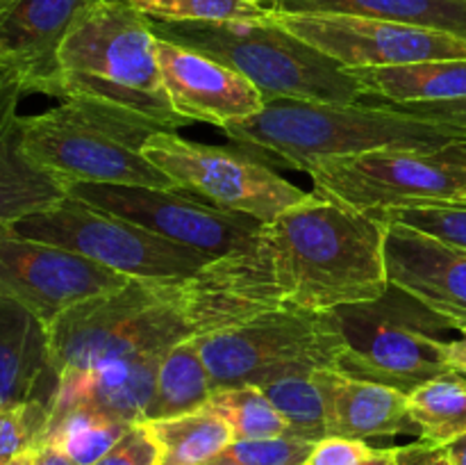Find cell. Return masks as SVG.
<instances>
[{
    "instance_id": "ba28073f",
    "label": "cell",
    "mask_w": 466,
    "mask_h": 465,
    "mask_svg": "<svg viewBox=\"0 0 466 465\" xmlns=\"http://www.w3.org/2000/svg\"><path fill=\"white\" fill-rule=\"evenodd\" d=\"M214 390L264 386L296 374L337 369L346 340L330 313L276 310L241 326L196 336Z\"/></svg>"
},
{
    "instance_id": "e575fe53",
    "label": "cell",
    "mask_w": 466,
    "mask_h": 465,
    "mask_svg": "<svg viewBox=\"0 0 466 465\" xmlns=\"http://www.w3.org/2000/svg\"><path fill=\"white\" fill-rule=\"evenodd\" d=\"M369 98V96H367ZM373 103L390 108L394 112H403L408 117L421 119V121L432 123V126H441L446 130H453L462 137V144H466V96L464 98L453 100H437V103H382V100L373 98Z\"/></svg>"
},
{
    "instance_id": "f546056e",
    "label": "cell",
    "mask_w": 466,
    "mask_h": 465,
    "mask_svg": "<svg viewBox=\"0 0 466 465\" xmlns=\"http://www.w3.org/2000/svg\"><path fill=\"white\" fill-rule=\"evenodd\" d=\"M153 21L259 23L271 18V9L250 0H126Z\"/></svg>"
},
{
    "instance_id": "4dcf8cb0",
    "label": "cell",
    "mask_w": 466,
    "mask_h": 465,
    "mask_svg": "<svg viewBox=\"0 0 466 465\" xmlns=\"http://www.w3.org/2000/svg\"><path fill=\"white\" fill-rule=\"evenodd\" d=\"M385 223L412 228L437 242L466 251V208L464 205H410L390 208L371 214Z\"/></svg>"
},
{
    "instance_id": "bcb514c9",
    "label": "cell",
    "mask_w": 466,
    "mask_h": 465,
    "mask_svg": "<svg viewBox=\"0 0 466 465\" xmlns=\"http://www.w3.org/2000/svg\"><path fill=\"white\" fill-rule=\"evenodd\" d=\"M5 78H9V76H5V73H3V71H0V80H5Z\"/></svg>"
},
{
    "instance_id": "cb8c5ba5",
    "label": "cell",
    "mask_w": 466,
    "mask_h": 465,
    "mask_svg": "<svg viewBox=\"0 0 466 465\" xmlns=\"http://www.w3.org/2000/svg\"><path fill=\"white\" fill-rule=\"evenodd\" d=\"M212 392V378L196 345V336L187 337L164 354L157 369L153 401L146 410L144 422L205 408Z\"/></svg>"
},
{
    "instance_id": "60d3db41",
    "label": "cell",
    "mask_w": 466,
    "mask_h": 465,
    "mask_svg": "<svg viewBox=\"0 0 466 465\" xmlns=\"http://www.w3.org/2000/svg\"><path fill=\"white\" fill-rule=\"evenodd\" d=\"M446 454H449L451 465H466V436L446 445Z\"/></svg>"
},
{
    "instance_id": "ac0fdd59",
    "label": "cell",
    "mask_w": 466,
    "mask_h": 465,
    "mask_svg": "<svg viewBox=\"0 0 466 465\" xmlns=\"http://www.w3.org/2000/svg\"><path fill=\"white\" fill-rule=\"evenodd\" d=\"M57 390L48 326L18 301L0 296V408L39 404L53 410Z\"/></svg>"
},
{
    "instance_id": "484cf974",
    "label": "cell",
    "mask_w": 466,
    "mask_h": 465,
    "mask_svg": "<svg viewBox=\"0 0 466 465\" xmlns=\"http://www.w3.org/2000/svg\"><path fill=\"white\" fill-rule=\"evenodd\" d=\"M419 440L446 447L466 436V377L449 372L421 383L408 395Z\"/></svg>"
},
{
    "instance_id": "5bb4252c",
    "label": "cell",
    "mask_w": 466,
    "mask_h": 465,
    "mask_svg": "<svg viewBox=\"0 0 466 465\" xmlns=\"http://www.w3.org/2000/svg\"><path fill=\"white\" fill-rule=\"evenodd\" d=\"M130 281L71 251L27 240L9 226L0 228V296L25 305L46 326L77 301Z\"/></svg>"
},
{
    "instance_id": "2e32d148",
    "label": "cell",
    "mask_w": 466,
    "mask_h": 465,
    "mask_svg": "<svg viewBox=\"0 0 466 465\" xmlns=\"http://www.w3.org/2000/svg\"><path fill=\"white\" fill-rule=\"evenodd\" d=\"M155 53L168 103L185 121L226 128L253 117L267 105L248 78L198 50L157 36Z\"/></svg>"
},
{
    "instance_id": "52a82bcc",
    "label": "cell",
    "mask_w": 466,
    "mask_h": 465,
    "mask_svg": "<svg viewBox=\"0 0 466 465\" xmlns=\"http://www.w3.org/2000/svg\"><path fill=\"white\" fill-rule=\"evenodd\" d=\"M330 315L346 340L339 360L346 377L410 395L421 383L453 372L444 356L453 326L391 283L378 299L339 305Z\"/></svg>"
},
{
    "instance_id": "f6af8a7d",
    "label": "cell",
    "mask_w": 466,
    "mask_h": 465,
    "mask_svg": "<svg viewBox=\"0 0 466 465\" xmlns=\"http://www.w3.org/2000/svg\"><path fill=\"white\" fill-rule=\"evenodd\" d=\"M451 149L455 150V153H460L462 158H466V144H458V146H451Z\"/></svg>"
},
{
    "instance_id": "30bf717a",
    "label": "cell",
    "mask_w": 466,
    "mask_h": 465,
    "mask_svg": "<svg viewBox=\"0 0 466 465\" xmlns=\"http://www.w3.org/2000/svg\"><path fill=\"white\" fill-rule=\"evenodd\" d=\"M314 194L364 214L410 205H466V158L453 149L426 153L378 149L308 169Z\"/></svg>"
},
{
    "instance_id": "9a60e30c",
    "label": "cell",
    "mask_w": 466,
    "mask_h": 465,
    "mask_svg": "<svg viewBox=\"0 0 466 465\" xmlns=\"http://www.w3.org/2000/svg\"><path fill=\"white\" fill-rule=\"evenodd\" d=\"M96 0H0V71L25 94H62L59 50Z\"/></svg>"
},
{
    "instance_id": "5b68a950",
    "label": "cell",
    "mask_w": 466,
    "mask_h": 465,
    "mask_svg": "<svg viewBox=\"0 0 466 465\" xmlns=\"http://www.w3.org/2000/svg\"><path fill=\"white\" fill-rule=\"evenodd\" d=\"M150 27L162 39L208 55L248 78L264 100H317L353 105L364 98L358 78L314 46L273 21L203 23L153 21Z\"/></svg>"
},
{
    "instance_id": "f1b7e54d",
    "label": "cell",
    "mask_w": 466,
    "mask_h": 465,
    "mask_svg": "<svg viewBox=\"0 0 466 465\" xmlns=\"http://www.w3.org/2000/svg\"><path fill=\"white\" fill-rule=\"evenodd\" d=\"M208 408L226 419L235 440H262V438H278L289 433L282 415L258 386L214 390Z\"/></svg>"
},
{
    "instance_id": "ffe728a7",
    "label": "cell",
    "mask_w": 466,
    "mask_h": 465,
    "mask_svg": "<svg viewBox=\"0 0 466 465\" xmlns=\"http://www.w3.org/2000/svg\"><path fill=\"white\" fill-rule=\"evenodd\" d=\"M319 374L326 388L328 436L364 442L399 433L419 436L405 392L382 383L360 381L337 369H321Z\"/></svg>"
},
{
    "instance_id": "8d00e7d4",
    "label": "cell",
    "mask_w": 466,
    "mask_h": 465,
    "mask_svg": "<svg viewBox=\"0 0 466 465\" xmlns=\"http://www.w3.org/2000/svg\"><path fill=\"white\" fill-rule=\"evenodd\" d=\"M399 465H451L446 447L431 445V442H412L399 447Z\"/></svg>"
},
{
    "instance_id": "74e56055",
    "label": "cell",
    "mask_w": 466,
    "mask_h": 465,
    "mask_svg": "<svg viewBox=\"0 0 466 465\" xmlns=\"http://www.w3.org/2000/svg\"><path fill=\"white\" fill-rule=\"evenodd\" d=\"M32 465H77L71 456L64 454L59 447L50 445V442H41L30 451Z\"/></svg>"
},
{
    "instance_id": "3957f363",
    "label": "cell",
    "mask_w": 466,
    "mask_h": 465,
    "mask_svg": "<svg viewBox=\"0 0 466 465\" xmlns=\"http://www.w3.org/2000/svg\"><path fill=\"white\" fill-rule=\"evenodd\" d=\"M162 130L168 128L132 109L66 96L46 112L23 117L21 146L64 190L76 182L177 190L144 155L146 141Z\"/></svg>"
},
{
    "instance_id": "4316f807",
    "label": "cell",
    "mask_w": 466,
    "mask_h": 465,
    "mask_svg": "<svg viewBox=\"0 0 466 465\" xmlns=\"http://www.w3.org/2000/svg\"><path fill=\"white\" fill-rule=\"evenodd\" d=\"M130 424L116 422L89 406L50 413L44 442L59 447L77 465H96L127 431Z\"/></svg>"
},
{
    "instance_id": "c3c4849f",
    "label": "cell",
    "mask_w": 466,
    "mask_h": 465,
    "mask_svg": "<svg viewBox=\"0 0 466 465\" xmlns=\"http://www.w3.org/2000/svg\"><path fill=\"white\" fill-rule=\"evenodd\" d=\"M464 208H466V205H464Z\"/></svg>"
},
{
    "instance_id": "7c38bea8",
    "label": "cell",
    "mask_w": 466,
    "mask_h": 465,
    "mask_svg": "<svg viewBox=\"0 0 466 465\" xmlns=\"http://www.w3.org/2000/svg\"><path fill=\"white\" fill-rule=\"evenodd\" d=\"M66 196L212 258L226 255L262 226L253 217L226 212L180 190L76 182L66 187Z\"/></svg>"
},
{
    "instance_id": "d4e9b609",
    "label": "cell",
    "mask_w": 466,
    "mask_h": 465,
    "mask_svg": "<svg viewBox=\"0 0 466 465\" xmlns=\"http://www.w3.org/2000/svg\"><path fill=\"white\" fill-rule=\"evenodd\" d=\"M150 433L159 447V465H200L218 459L235 440L226 419L212 408H198L194 413L176 418L150 419Z\"/></svg>"
},
{
    "instance_id": "277c9868",
    "label": "cell",
    "mask_w": 466,
    "mask_h": 465,
    "mask_svg": "<svg viewBox=\"0 0 466 465\" xmlns=\"http://www.w3.org/2000/svg\"><path fill=\"white\" fill-rule=\"evenodd\" d=\"M150 18L126 0H96L59 50L62 94L85 96L155 119L176 132L187 126L162 85Z\"/></svg>"
},
{
    "instance_id": "d590c367",
    "label": "cell",
    "mask_w": 466,
    "mask_h": 465,
    "mask_svg": "<svg viewBox=\"0 0 466 465\" xmlns=\"http://www.w3.org/2000/svg\"><path fill=\"white\" fill-rule=\"evenodd\" d=\"M373 447L364 440H350V438L328 436L314 442L312 454L308 456L305 465H360L373 454Z\"/></svg>"
},
{
    "instance_id": "8fae6325",
    "label": "cell",
    "mask_w": 466,
    "mask_h": 465,
    "mask_svg": "<svg viewBox=\"0 0 466 465\" xmlns=\"http://www.w3.org/2000/svg\"><path fill=\"white\" fill-rule=\"evenodd\" d=\"M144 155L187 194H200L226 212L268 223L308 199V191L258 160L221 146L198 144L173 130L150 137Z\"/></svg>"
},
{
    "instance_id": "6da1fadb",
    "label": "cell",
    "mask_w": 466,
    "mask_h": 465,
    "mask_svg": "<svg viewBox=\"0 0 466 465\" xmlns=\"http://www.w3.org/2000/svg\"><path fill=\"white\" fill-rule=\"evenodd\" d=\"M167 287L194 336L276 310L330 313L378 299L390 287L385 223L312 191L226 255Z\"/></svg>"
},
{
    "instance_id": "44dd1931",
    "label": "cell",
    "mask_w": 466,
    "mask_h": 465,
    "mask_svg": "<svg viewBox=\"0 0 466 465\" xmlns=\"http://www.w3.org/2000/svg\"><path fill=\"white\" fill-rule=\"evenodd\" d=\"M23 96L25 89L21 82L14 78L0 80V226H12L66 196V190L35 167L23 150V117L18 114Z\"/></svg>"
},
{
    "instance_id": "ab89813d",
    "label": "cell",
    "mask_w": 466,
    "mask_h": 465,
    "mask_svg": "<svg viewBox=\"0 0 466 465\" xmlns=\"http://www.w3.org/2000/svg\"><path fill=\"white\" fill-rule=\"evenodd\" d=\"M360 465H399V447L396 450H376Z\"/></svg>"
},
{
    "instance_id": "7a4b0ae2",
    "label": "cell",
    "mask_w": 466,
    "mask_h": 465,
    "mask_svg": "<svg viewBox=\"0 0 466 465\" xmlns=\"http://www.w3.org/2000/svg\"><path fill=\"white\" fill-rule=\"evenodd\" d=\"M223 132L239 144L278 155L285 164L303 171L326 160L378 149L437 153L462 144L458 132L394 112L367 98L353 105L268 100L258 114L230 123Z\"/></svg>"
},
{
    "instance_id": "d6986e66",
    "label": "cell",
    "mask_w": 466,
    "mask_h": 465,
    "mask_svg": "<svg viewBox=\"0 0 466 465\" xmlns=\"http://www.w3.org/2000/svg\"><path fill=\"white\" fill-rule=\"evenodd\" d=\"M162 358L164 354H135L107 360L80 377L62 378L50 413L89 406L116 422H144Z\"/></svg>"
},
{
    "instance_id": "9c48e42d",
    "label": "cell",
    "mask_w": 466,
    "mask_h": 465,
    "mask_svg": "<svg viewBox=\"0 0 466 465\" xmlns=\"http://www.w3.org/2000/svg\"><path fill=\"white\" fill-rule=\"evenodd\" d=\"M9 228L16 235L66 249L135 281H177L214 260L203 251L155 235L73 196H64L50 208L27 214Z\"/></svg>"
},
{
    "instance_id": "836d02e7",
    "label": "cell",
    "mask_w": 466,
    "mask_h": 465,
    "mask_svg": "<svg viewBox=\"0 0 466 465\" xmlns=\"http://www.w3.org/2000/svg\"><path fill=\"white\" fill-rule=\"evenodd\" d=\"M96 465H159V447L148 424H130L121 440Z\"/></svg>"
},
{
    "instance_id": "4fadbf2b",
    "label": "cell",
    "mask_w": 466,
    "mask_h": 465,
    "mask_svg": "<svg viewBox=\"0 0 466 465\" xmlns=\"http://www.w3.org/2000/svg\"><path fill=\"white\" fill-rule=\"evenodd\" d=\"M273 21L346 68L466 59V39L426 27L346 14L273 12Z\"/></svg>"
},
{
    "instance_id": "ee69618b",
    "label": "cell",
    "mask_w": 466,
    "mask_h": 465,
    "mask_svg": "<svg viewBox=\"0 0 466 465\" xmlns=\"http://www.w3.org/2000/svg\"><path fill=\"white\" fill-rule=\"evenodd\" d=\"M250 3H255V5H262V7H268V9H273V5H276L278 0H250Z\"/></svg>"
},
{
    "instance_id": "8992f818",
    "label": "cell",
    "mask_w": 466,
    "mask_h": 465,
    "mask_svg": "<svg viewBox=\"0 0 466 465\" xmlns=\"http://www.w3.org/2000/svg\"><path fill=\"white\" fill-rule=\"evenodd\" d=\"M194 337L167 281L132 278L127 285L89 296L48 324L53 365L62 378L80 377L98 365L135 354H167Z\"/></svg>"
},
{
    "instance_id": "7dc6e473",
    "label": "cell",
    "mask_w": 466,
    "mask_h": 465,
    "mask_svg": "<svg viewBox=\"0 0 466 465\" xmlns=\"http://www.w3.org/2000/svg\"><path fill=\"white\" fill-rule=\"evenodd\" d=\"M0 228H5V226H0Z\"/></svg>"
},
{
    "instance_id": "e0dca14e",
    "label": "cell",
    "mask_w": 466,
    "mask_h": 465,
    "mask_svg": "<svg viewBox=\"0 0 466 465\" xmlns=\"http://www.w3.org/2000/svg\"><path fill=\"white\" fill-rule=\"evenodd\" d=\"M385 267L391 285L417 296L453 331L466 333V251L385 223Z\"/></svg>"
},
{
    "instance_id": "1f68e13d",
    "label": "cell",
    "mask_w": 466,
    "mask_h": 465,
    "mask_svg": "<svg viewBox=\"0 0 466 465\" xmlns=\"http://www.w3.org/2000/svg\"><path fill=\"white\" fill-rule=\"evenodd\" d=\"M50 408L21 404L0 408V465H9L44 442Z\"/></svg>"
},
{
    "instance_id": "603a6c76",
    "label": "cell",
    "mask_w": 466,
    "mask_h": 465,
    "mask_svg": "<svg viewBox=\"0 0 466 465\" xmlns=\"http://www.w3.org/2000/svg\"><path fill=\"white\" fill-rule=\"evenodd\" d=\"M273 12L367 16L466 39V0H278Z\"/></svg>"
},
{
    "instance_id": "7bdbcfd3",
    "label": "cell",
    "mask_w": 466,
    "mask_h": 465,
    "mask_svg": "<svg viewBox=\"0 0 466 465\" xmlns=\"http://www.w3.org/2000/svg\"><path fill=\"white\" fill-rule=\"evenodd\" d=\"M200 465H232L230 460H226L223 459V456H218V459H214V460H208V463H200Z\"/></svg>"
},
{
    "instance_id": "7402d4cb",
    "label": "cell",
    "mask_w": 466,
    "mask_h": 465,
    "mask_svg": "<svg viewBox=\"0 0 466 465\" xmlns=\"http://www.w3.org/2000/svg\"><path fill=\"white\" fill-rule=\"evenodd\" d=\"M369 98L382 103H437L466 96V59L349 68Z\"/></svg>"
},
{
    "instance_id": "f35d334b",
    "label": "cell",
    "mask_w": 466,
    "mask_h": 465,
    "mask_svg": "<svg viewBox=\"0 0 466 465\" xmlns=\"http://www.w3.org/2000/svg\"><path fill=\"white\" fill-rule=\"evenodd\" d=\"M444 356L453 372L466 377V333H460V337H449L446 340Z\"/></svg>"
},
{
    "instance_id": "b9f144b4",
    "label": "cell",
    "mask_w": 466,
    "mask_h": 465,
    "mask_svg": "<svg viewBox=\"0 0 466 465\" xmlns=\"http://www.w3.org/2000/svg\"><path fill=\"white\" fill-rule=\"evenodd\" d=\"M9 465H32L30 451H27V454H23V456H18V459L12 460V463H9Z\"/></svg>"
},
{
    "instance_id": "d6a6232c",
    "label": "cell",
    "mask_w": 466,
    "mask_h": 465,
    "mask_svg": "<svg viewBox=\"0 0 466 465\" xmlns=\"http://www.w3.org/2000/svg\"><path fill=\"white\" fill-rule=\"evenodd\" d=\"M314 442L296 436L262 438V440H232L223 459L232 465H305Z\"/></svg>"
},
{
    "instance_id": "83f0119b",
    "label": "cell",
    "mask_w": 466,
    "mask_h": 465,
    "mask_svg": "<svg viewBox=\"0 0 466 465\" xmlns=\"http://www.w3.org/2000/svg\"><path fill=\"white\" fill-rule=\"evenodd\" d=\"M319 372L296 374L259 386V390L268 397V401L287 422L289 436L309 442L328 438L326 388Z\"/></svg>"
}]
</instances>
